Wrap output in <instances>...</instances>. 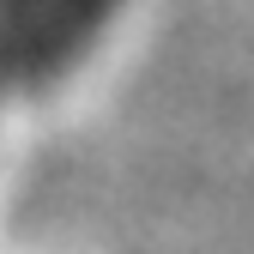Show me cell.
<instances>
[{
    "mask_svg": "<svg viewBox=\"0 0 254 254\" xmlns=\"http://www.w3.org/2000/svg\"><path fill=\"white\" fill-rule=\"evenodd\" d=\"M121 12L127 0H0V103L61 91L103 49Z\"/></svg>",
    "mask_w": 254,
    "mask_h": 254,
    "instance_id": "obj_1",
    "label": "cell"
}]
</instances>
